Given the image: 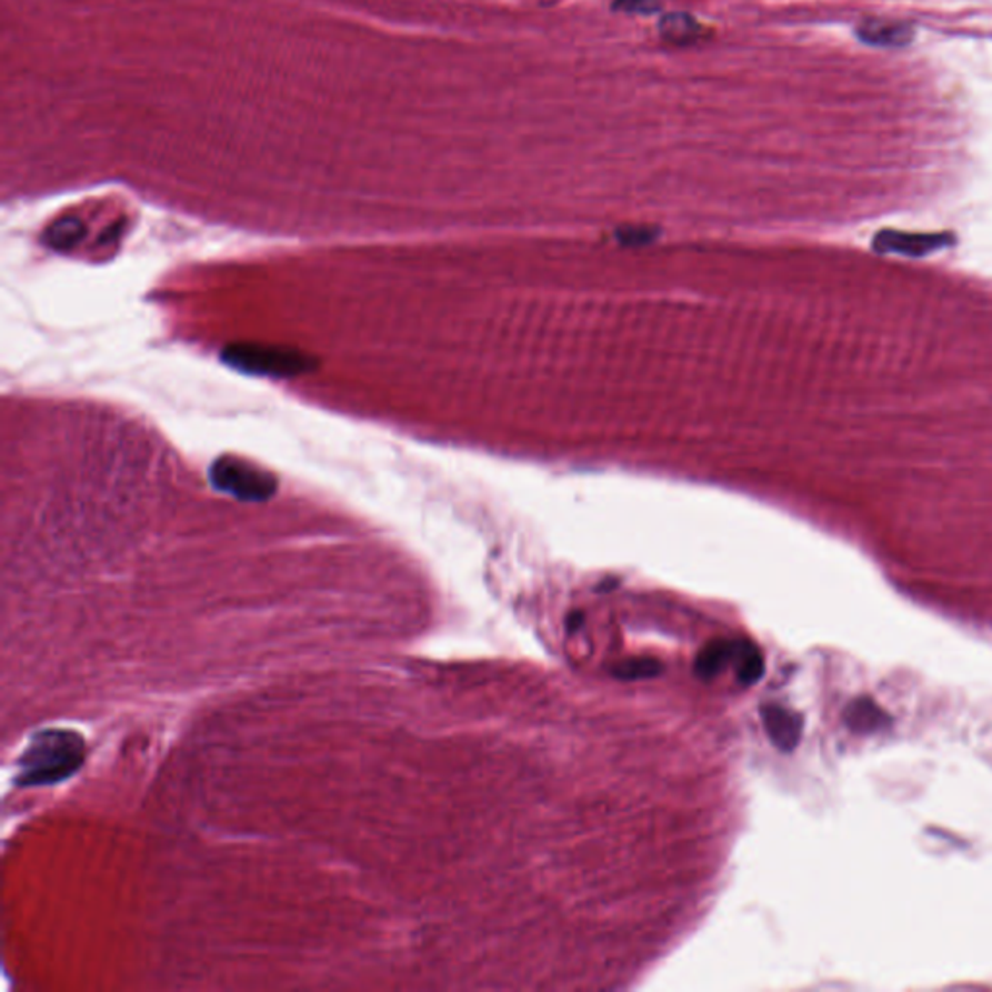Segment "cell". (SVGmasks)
<instances>
[{
  "mask_svg": "<svg viewBox=\"0 0 992 992\" xmlns=\"http://www.w3.org/2000/svg\"><path fill=\"white\" fill-rule=\"evenodd\" d=\"M856 512L992 520V285L939 265L853 260Z\"/></svg>",
  "mask_w": 992,
  "mask_h": 992,
  "instance_id": "1",
  "label": "cell"
},
{
  "mask_svg": "<svg viewBox=\"0 0 992 992\" xmlns=\"http://www.w3.org/2000/svg\"><path fill=\"white\" fill-rule=\"evenodd\" d=\"M86 743L70 729H43L31 737L16 762L18 788H46L69 780L82 768Z\"/></svg>",
  "mask_w": 992,
  "mask_h": 992,
  "instance_id": "2",
  "label": "cell"
},
{
  "mask_svg": "<svg viewBox=\"0 0 992 992\" xmlns=\"http://www.w3.org/2000/svg\"><path fill=\"white\" fill-rule=\"evenodd\" d=\"M210 478L220 491L233 494L237 499L265 500L275 491V479L272 475L258 470L252 463L241 462L229 455L213 463Z\"/></svg>",
  "mask_w": 992,
  "mask_h": 992,
  "instance_id": "3",
  "label": "cell"
},
{
  "mask_svg": "<svg viewBox=\"0 0 992 992\" xmlns=\"http://www.w3.org/2000/svg\"><path fill=\"white\" fill-rule=\"evenodd\" d=\"M229 361L244 369V371L260 372V374H280L291 377L309 369V359L297 355L293 351H280L272 348H257V345H239L229 349Z\"/></svg>",
  "mask_w": 992,
  "mask_h": 992,
  "instance_id": "4",
  "label": "cell"
},
{
  "mask_svg": "<svg viewBox=\"0 0 992 992\" xmlns=\"http://www.w3.org/2000/svg\"><path fill=\"white\" fill-rule=\"evenodd\" d=\"M760 718L773 746L783 752L796 749L803 737V718L799 713L780 704H764L760 708Z\"/></svg>",
  "mask_w": 992,
  "mask_h": 992,
  "instance_id": "5",
  "label": "cell"
},
{
  "mask_svg": "<svg viewBox=\"0 0 992 992\" xmlns=\"http://www.w3.org/2000/svg\"><path fill=\"white\" fill-rule=\"evenodd\" d=\"M741 644L743 640H713L712 644L705 645L704 650L698 653L694 673L702 681H710L725 669L729 661L739 658Z\"/></svg>",
  "mask_w": 992,
  "mask_h": 992,
  "instance_id": "6",
  "label": "cell"
},
{
  "mask_svg": "<svg viewBox=\"0 0 992 992\" xmlns=\"http://www.w3.org/2000/svg\"><path fill=\"white\" fill-rule=\"evenodd\" d=\"M888 715L871 698H856L845 710V723L855 733H874L886 728Z\"/></svg>",
  "mask_w": 992,
  "mask_h": 992,
  "instance_id": "7",
  "label": "cell"
},
{
  "mask_svg": "<svg viewBox=\"0 0 992 992\" xmlns=\"http://www.w3.org/2000/svg\"><path fill=\"white\" fill-rule=\"evenodd\" d=\"M861 38L872 46H905L910 43L913 33L902 23L866 22L861 28Z\"/></svg>",
  "mask_w": 992,
  "mask_h": 992,
  "instance_id": "8",
  "label": "cell"
},
{
  "mask_svg": "<svg viewBox=\"0 0 992 992\" xmlns=\"http://www.w3.org/2000/svg\"><path fill=\"white\" fill-rule=\"evenodd\" d=\"M737 661H739L737 677H739V681H741L743 687L756 684L762 679V674H764V658H762V653H760L756 645L749 642V640H743Z\"/></svg>",
  "mask_w": 992,
  "mask_h": 992,
  "instance_id": "9",
  "label": "cell"
},
{
  "mask_svg": "<svg viewBox=\"0 0 992 992\" xmlns=\"http://www.w3.org/2000/svg\"><path fill=\"white\" fill-rule=\"evenodd\" d=\"M82 223L74 220V218H67V220L59 221V223H54L53 228L49 229L47 243L57 250H69L70 247H74L77 241L82 239Z\"/></svg>",
  "mask_w": 992,
  "mask_h": 992,
  "instance_id": "10",
  "label": "cell"
},
{
  "mask_svg": "<svg viewBox=\"0 0 992 992\" xmlns=\"http://www.w3.org/2000/svg\"><path fill=\"white\" fill-rule=\"evenodd\" d=\"M614 677L622 681H637V679H652L661 673V663L653 658H637V660L622 661L614 667Z\"/></svg>",
  "mask_w": 992,
  "mask_h": 992,
  "instance_id": "11",
  "label": "cell"
},
{
  "mask_svg": "<svg viewBox=\"0 0 992 992\" xmlns=\"http://www.w3.org/2000/svg\"><path fill=\"white\" fill-rule=\"evenodd\" d=\"M661 31L665 38L682 41V39L692 38V33L697 31V23L689 16L673 14L661 22Z\"/></svg>",
  "mask_w": 992,
  "mask_h": 992,
  "instance_id": "12",
  "label": "cell"
},
{
  "mask_svg": "<svg viewBox=\"0 0 992 992\" xmlns=\"http://www.w3.org/2000/svg\"><path fill=\"white\" fill-rule=\"evenodd\" d=\"M617 8H619V10H627V12H644V14H650V12H655V10H658V2H655V0H619V2H617Z\"/></svg>",
  "mask_w": 992,
  "mask_h": 992,
  "instance_id": "13",
  "label": "cell"
},
{
  "mask_svg": "<svg viewBox=\"0 0 992 992\" xmlns=\"http://www.w3.org/2000/svg\"><path fill=\"white\" fill-rule=\"evenodd\" d=\"M583 617L580 613H574L569 619V630L570 632H577L580 627H582Z\"/></svg>",
  "mask_w": 992,
  "mask_h": 992,
  "instance_id": "14",
  "label": "cell"
}]
</instances>
